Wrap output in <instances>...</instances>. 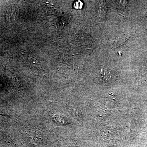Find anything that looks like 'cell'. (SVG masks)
Instances as JSON below:
<instances>
[{
    "instance_id": "1",
    "label": "cell",
    "mask_w": 147,
    "mask_h": 147,
    "mask_svg": "<svg viewBox=\"0 0 147 147\" xmlns=\"http://www.w3.org/2000/svg\"><path fill=\"white\" fill-rule=\"evenodd\" d=\"M127 38L125 34H121L117 35L111 41V45L113 48H120L125 44Z\"/></svg>"
},
{
    "instance_id": "2",
    "label": "cell",
    "mask_w": 147,
    "mask_h": 147,
    "mask_svg": "<svg viewBox=\"0 0 147 147\" xmlns=\"http://www.w3.org/2000/svg\"><path fill=\"white\" fill-rule=\"evenodd\" d=\"M98 13L99 16L103 17L106 15L107 11V5L106 2L104 1H101L99 3L98 5Z\"/></svg>"
},
{
    "instance_id": "3",
    "label": "cell",
    "mask_w": 147,
    "mask_h": 147,
    "mask_svg": "<svg viewBox=\"0 0 147 147\" xmlns=\"http://www.w3.org/2000/svg\"><path fill=\"white\" fill-rule=\"evenodd\" d=\"M65 117H62L61 116L56 115L54 117V119L55 120V122L57 123H59V124H61V125L65 124V123H67V121L65 120Z\"/></svg>"
}]
</instances>
